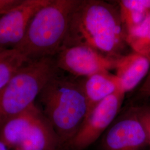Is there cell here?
I'll return each instance as SVG.
<instances>
[{
	"mask_svg": "<svg viewBox=\"0 0 150 150\" xmlns=\"http://www.w3.org/2000/svg\"><path fill=\"white\" fill-rule=\"evenodd\" d=\"M126 36L118 6L101 0H80L62 48L85 46L116 60L125 55Z\"/></svg>",
	"mask_w": 150,
	"mask_h": 150,
	"instance_id": "obj_1",
	"label": "cell"
},
{
	"mask_svg": "<svg viewBox=\"0 0 150 150\" xmlns=\"http://www.w3.org/2000/svg\"><path fill=\"white\" fill-rule=\"evenodd\" d=\"M39 108L51 124L64 149L77 134L87 113L82 79L57 74L38 96Z\"/></svg>",
	"mask_w": 150,
	"mask_h": 150,
	"instance_id": "obj_2",
	"label": "cell"
},
{
	"mask_svg": "<svg viewBox=\"0 0 150 150\" xmlns=\"http://www.w3.org/2000/svg\"><path fill=\"white\" fill-rule=\"evenodd\" d=\"M80 0H51L35 15L14 48L29 60L55 57L62 47L73 12Z\"/></svg>",
	"mask_w": 150,
	"mask_h": 150,
	"instance_id": "obj_3",
	"label": "cell"
},
{
	"mask_svg": "<svg viewBox=\"0 0 150 150\" xmlns=\"http://www.w3.org/2000/svg\"><path fill=\"white\" fill-rule=\"evenodd\" d=\"M55 57L28 61L0 90V128L35 103L43 87L59 74Z\"/></svg>",
	"mask_w": 150,
	"mask_h": 150,
	"instance_id": "obj_4",
	"label": "cell"
},
{
	"mask_svg": "<svg viewBox=\"0 0 150 150\" xmlns=\"http://www.w3.org/2000/svg\"><path fill=\"white\" fill-rule=\"evenodd\" d=\"M125 94L119 90L97 104L86 116L66 150H85L97 141L120 113Z\"/></svg>",
	"mask_w": 150,
	"mask_h": 150,
	"instance_id": "obj_5",
	"label": "cell"
},
{
	"mask_svg": "<svg viewBox=\"0 0 150 150\" xmlns=\"http://www.w3.org/2000/svg\"><path fill=\"white\" fill-rule=\"evenodd\" d=\"M98 139V150H145L149 146L134 106L119 113Z\"/></svg>",
	"mask_w": 150,
	"mask_h": 150,
	"instance_id": "obj_6",
	"label": "cell"
},
{
	"mask_svg": "<svg viewBox=\"0 0 150 150\" xmlns=\"http://www.w3.org/2000/svg\"><path fill=\"white\" fill-rule=\"evenodd\" d=\"M55 58L59 70L75 77L85 78L115 68V60L85 46L63 47Z\"/></svg>",
	"mask_w": 150,
	"mask_h": 150,
	"instance_id": "obj_7",
	"label": "cell"
},
{
	"mask_svg": "<svg viewBox=\"0 0 150 150\" xmlns=\"http://www.w3.org/2000/svg\"><path fill=\"white\" fill-rule=\"evenodd\" d=\"M51 0H21L0 16V47L14 48L22 41L32 18Z\"/></svg>",
	"mask_w": 150,
	"mask_h": 150,
	"instance_id": "obj_8",
	"label": "cell"
},
{
	"mask_svg": "<svg viewBox=\"0 0 150 150\" xmlns=\"http://www.w3.org/2000/svg\"><path fill=\"white\" fill-rule=\"evenodd\" d=\"M17 149L65 150L59 136L41 110Z\"/></svg>",
	"mask_w": 150,
	"mask_h": 150,
	"instance_id": "obj_9",
	"label": "cell"
},
{
	"mask_svg": "<svg viewBox=\"0 0 150 150\" xmlns=\"http://www.w3.org/2000/svg\"><path fill=\"white\" fill-rule=\"evenodd\" d=\"M114 69L122 90L126 93L134 90L148 75L150 57L135 52L125 54L115 60Z\"/></svg>",
	"mask_w": 150,
	"mask_h": 150,
	"instance_id": "obj_10",
	"label": "cell"
},
{
	"mask_svg": "<svg viewBox=\"0 0 150 150\" xmlns=\"http://www.w3.org/2000/svg\"><path fill=\"white\" fill-rule=\"evenodd\" d=\"M82 80L87 104L86 116L100 102L117 91L122 90L119 79L110 72L96 74L82 78Z\"/></svg>",
	"mask_w": 150,
	"mask_h": 150,
	"instance_id": "obj_11",
	"label": "cell"
},
{
	"mask_svg": "<svg viewBox=\"0 0 150 150\" xmlns=\"http://www.w3.org/2000/svg\"><path fill=\"white\" fill-rule=\"evenodd\" d=\"M40 110L36 103L7 121L0 128V142L9 149H17Z\"/></svg>",
	"mask_w": 150,
	"mask_h": 150,
	"instance_id": "obj_12",
	"label": "cell"
},
{
	"mask_svg": "<svg viewBox=\"0 0 150 150\" xmlns=\"http://www.w3.org/2000/svg\"><path fill=\"white\" fill-rule=\"evenodd\" d=\"M127 32L141 23L150 11V0L116 1Z\"/></svg>",
	"mask_w": 150,
	"mask_h": 150,
	"instance_id": "obj_13",
	"label": "cell"
},
{
	"mask_svg": "<svg viewBox=\"0 0 150 150\" xmlns=\"http://www.w3.org/2000/svg\"><path fill=\"white\" fill-rule=\"evenodd\" d=\"M28 61L17 49L0 47V90Z\"/></svg>",
	"mask_w": 150,
	"mask_h": 150,
	"instance_id": "obj_14",
	"label": "cell"
},
{
	"mask_svg": "<svg viewBox=\"0 0 150 150\" xmlns=\"http://www.w3.org/2000/svg\"><path fill=\"white\" fill-rule=\"evenodd\" d=\"M126 42L134 52L150 57V11L144 21L127 32Z\"/></svg>",
	"mask_w": 150,
	"mask_h": 150,
	"instance_id": "obj_15",
	"label": "cell"
},
{
	"mask_svg": "<svg viewBox=\"0 0 150 150\" xmlns=\"http://www.w3.org/2000/svg\"><path fill=\"white\" fill-rule=\"evenodd\" d=\"M134 108L138 118L145 129L150 146V107L141 106H134Z\"/></svg>",
	"mask_w": 150,
	"mask_h": 150,
	"instance_id": "obj_16",
	"label": "cell"
},
{
	"mask_svg": "<svg viewBox=\"0 0 150 150\" xmlns=\"http://www.w3.org/2000/svg\"><path fill=\"white\" fill-rule=\"evenodd\" d=\"M150 97V70L144 83L140 87L137 95V98L139 99L147 98Z\"/></svg>",
	"mask_w": 150,
	"mask_h": 150,
	"instance_id": "obj_17",
	"label": "cell"
},
{
	"mask_svg": "<svg viewBox=\"0 0 150 150\" xmlns=\"http://www.w3.org/2000/svg\"><path fill=\"white\" fill-rule=\"evenodd\" d=\"M21 0H0V16L20 2Z\"/></svg>",
	"mask_w": 150,
	"mask_h": 150,
	"instance_id": "obj_18",
	"label": "cell"
},
{
	"mask_svg": "<svg viewBox=\"0 0 150 150\" xmlns=\"http://www.w3.org/2000/svg\"><path fill=\"white\" fill-rule=\"evenodd\" d=\"M7 147L5 145H4L2 143L0 142V150H8Z\"/></svg>",
	"mask_w": 150,
	"mask_h": 150,
	"instance_id": "obj_19",
	"label": "cell"
},
{
	"mask_svg": "<svg viewBox=\"0 0 150 150\" xmlns=\"http://www.w3.org/2000/svg\"><path fill=\"white\" fill-rule=\"evenodd\" d=\"M15 150H20V149H15Z\"/></svg>",
	"mask_w": 150,
	"mask_h": 150,
	"instance_id": "obj_20",
	"label": "cell"
}]
</instances>
